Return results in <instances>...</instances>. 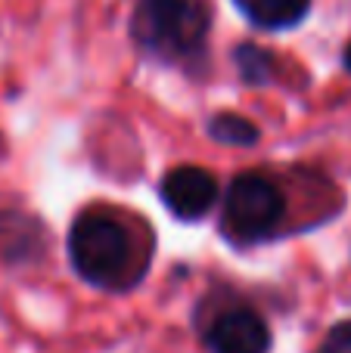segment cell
Instances as JSON below:
<instances>
[{
    "label": "cell",
    "instance_id": "cell-1",
    "mask_svg": "<svg viewBox=\"0 0 351 353\" xmlns=\"http://www.w3.org/2000/svg\"><path fill=\"white\" fill-rule=\"evenodd\" d=\"M68 267L84 285L99 292H128L140 285L153 257L137 245L124 217L109 205H91L75 214L66 236Z\"/></svg>",
    "mask_w": 351,
    "mask_h": 353
},
{
    "label": "cell",
    "instance_id": "cell-2",
    "mask_svg": "<svg viewBox=\"0 0 351 353\" xmlns=\"http://www.w3.org/2000/svg\"><path fill=\"white\" fill-rule=\"evenodd\" d=\"M215 10L209 0H134L128 37L140 59L184 74L209 72Z\"/></svg>",
    "mask_w": 351,
    "mask_h": 353
},
{
    "label": "cell",
    "instance_id": "cell-3",
    "mask_svg": "<svg viewBox=\"0 0 351 353\" xmlns=\"http://www.w3.org/2000/svg\"><path fill=\"white\" fill-rule=\"evenodd\" d=\"M290 217V199L283 186L265 171H240L221 192L218 232L227 245L246 251L267 245L280 236Z\"/></svg>",
    "mask_w": 351,
    "mask_h": 353
},
{
    "label": "cell",
    "instance_id": "cell-4",
    "mask_svg": "<svg viewBox=\"0 0 351 353\" xmlns=\"http://www.w3.org/2000/svg\"><path fill=\"white\" fill-rule=\"evenodd\" d=\"M159 201L180 223H199L221 205V183L209 168L174 165L159 180Z\"/></svg>",
    "mask_w": 351,
    "mask_h": 353
},
{
    "label": "cell",
    "instance_id": "cell-5",
    "mask_svg": "<svg viewBox=\"0 0 351 353\" xmlns=\"http://www.w3.org/2000/svg\"><path fill=\"white\" fill-rule=\"evenodd\" d=\"M199 338L209 353H271L274 347L271 323L249 304L221 307L202 323Z\"/></svg>",
    "mask_w": 351,
    "mask_h": 353
},
{
    "label": "cell",
    "instance_id": "cell-6",
    "mask_svg": "<svg viewBox=\"0 0 351 353\" xmlns=\"http://www.w3.org/2000/svg\"><path fill=\"white\" fill-rule=\"evenodd\" d=\"M50 254V230L44 217L25 208H0V267L28 270Z\"/></svg>",
    "mask_w": 351,
    "mask_h": 353
},
{
    "label": "cell",
    "instance_id": "cell-7",
    "mask_svg": "<svg viewBox=\"0 0 351 353\" xmlns=\"http://www.w3.org/2000/svg\"><path fill=\"white\" fill-rule=\"evenodd\" d=\"M230 3L252 28L267 34H286L302 28L314 0H230Z\"/></svg>",
    "mask_w": 351,
    "mask_h": 353
},
{
    "label": "cell",
    "instance_id": "cell-8",
    "mask_svg": "<svg viewBox=\"0 0 351 353\" xmlns=\"http://www.w3.org/2000/svg\"><path fill=\"white\" fill-rule=\"evenodd\" d=\"M230 62H234V68H236L240 84L252 87V90H267V87L283 84V74L292 72L283 62V56L261 47L258 41H240L230 50Z\"/></svg>",
    "mask_w": 351,
    "mask_h": 353
},
{
    "label": "cell",
    "instance_id": "cell-9",
    "mask_svg": "<svg viewBox=\"0 0 351 353\" xmlns=\"http://www.w3.org/2000/svg\"><path fill=\"white\" fill-rule=\"evenodd\" d=\"M205 137L218 146L230 149H255L261 143V128L252 118L240 115V112H215L205 121Z\"/></svg>",
    "mask_w": 351,
    "mask_h": 353
},
{
    "label": "cell",
    "instance_id": "cell-10",
    "mask_svg": "<svg viewBox=\"0 0 351 353\" xmlns=\"http://www.w3.org/2000/svg\"><path fill=\"white\" fill-rule=\"evenodd\" d=\"M311 353H351V319H339L330 325Z\"/></svg>",
    "mask_w": 351,
    "mask_h": 353
},
{
    "label": "cell",
    "instance_id": "cell-11",
    "mask_svg": "<svg viewBox=\"0 0 351 353\" xmlns=\"http://www.w3.org/2000/svg\"><path fill=\"white\" fill-rule=\"evenodd\" d=\"M339 65H342V72L351 78V37L345 41V47H342V53H339Z\"/></svg>",
    "mask_w": 351,
    "mask_h": 353
},
{
    "label": "cell",
    "instance_id": "cell-12",
    "mask_svg": "<svg viewBox=\"0 0 351 353\" xmlns=\"http://www.w3.org/2000/svg\"><path fill=\"white\" fill-rule=\"evenodd\" d=\"M0 146H3V137H0Z\"/></svg>",
    "mask_w": 351,
    "mask_h": 353
}]
</instances>
